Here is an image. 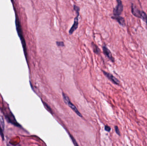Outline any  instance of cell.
Segmentation results:
<instances>
[{
    "label": "cell",
    "instance_id": "obj_13",
    "mask_svg": "<svg viewBox=\"0 0 147 146\" xmlns=\"http://www.w3.org/2000/svg\"><path fill=\"white\" fill-rule=\"evenodd\" d=\"M56 45L59 47H63L64 46V43L63 42H58L57 41L56 42Z\"/></svg>",
    "mask_w": 147,
    "mask_h": 146
},
{
    "label": "cell",
    "instance_id": "obj_1",
    "mask_svg": "<svg viewBox=\"0 0 147 146\" xmlns=\"http://www.w3.org/2000/svg\"><path fill=\"white\" fill-rule=\"evenodd\" d=\"M15 23H16V31L17 32L18 35L19 36V38L21 40V42L23 45V50L24 51L25 55L26 57L27 58V52H26V44L25 42V40H24V38L23 37V31L21 28V24L19 22V19L18 17L17 14H16V21H15Z\"/></svg>",
    "mask_w": 147,
    "mask_h": 146
},
{
    "label": "cell",
    "instance_id": "obj_8",
    "mask_svg": "<svg viewBox=\"0 0 147 146\" xmlns=\"http://www.w3.org/2000/svg\"><path fill=\"white\" fill-rule=\"evenodd\" d=\"M67 105H68V106L70 107V108H71V109L73 111H74V112H75V113H76L77 115L79 116H80V117H82L81 114L79 112V111L76 108V107L75 106V105H73L72 103L71 102V101H70L69 103H68Z\"/></svg>",
    "mask_w": 147,
    "mask_h": 146
},
{
    "label": "cell",
    "instance_id": "obj_16",
    "mask_svg": "<svg viewBox=\"0 0 147 146\" xmlns=\"http://www.w3.org/2000/svg\"><path fill=\"white\" fill-rule=\"evenodd\" d=\"M71 136V139H72V140L73 142V143H74V144H75V146H78V144L76 142V141H75V139H74L73 137H72L71 136Z\"/></svg>",
    "mask_w": 147,
    "mask_h": 146
},
{
    "label": "cell",
    "instance_id": "obj_9",
    "mask_svg": "<svg viewBox=\"0 0 147 146\" xmlns=\"http://www.w3.org/2000/svg\"><path fill=\"white\" fill-rule=\"evenodd\" d=\"M92 45L93 48V50H94V53H95L97 55H99V54L100 53V50L99 48V47L97 46V45L93 43H92Z\"/></svg>",
    "mask_w": 147,
    "mask_h": 146
},
{
    "label": "cell",
    "instance_id": "obj_5",
    "mask_svg": "<svg viewBox=\"0 0 147 146\" xmlns=\"http://www.w3.org/2000/svg\"><path fill=\"white\" fill-rule=\"evenodd\" d=\"M102 49H103V53L106 55V56H107L108 57V58L110 60H111L112 62H114V58L113 57L110 51L108 49L107 47L106 46V45H104L102 47Z\"/></svg>",
    "mask_w": 147,
    "mask_h": 146
},
{
    "label": "cell",
    "instance_id": "obj_14",
    "mask_svg": "<svg viewBox=\"0 0 147 146\" xmlns=\"http://www.w3.org/2000/svg\"><path fill=\"white\" fill-rule=\"evenodd\" d=\"M115 130L116 133L118 134V135H120V132L119 129H118V127L117 126H115Z\"/></svg>",
    "mask_w": 147,
    "mask_h": 146
},
{
    "label": "cell",
    "instance_id": "obj_17",
    "mask_svg": "<svg viewBox=\"0 0 147 146\" xmlns=\"http://www.w3.org/2000/svg\"><path fill=\"white\" fill-rule=\"evenodd\" d=\"M8 146H20L19 145H16V146H15V145H8Z\"/></svg>",
    "mask_w": 147,
    "mask_h": 146
},
{
    "label": "cell",
    "instance_id": "obj_2",
    "mask_svg": "<svg viewBox=\"0 0 147 146\" xmlns=\"http://www.w3.org/2000/svg\"><path fill=\"white\" fill-rule=\"evenodd\" d=\"M131 11L134 16L136 17L141 18L147 23V16L146 13L143 11H140L133 4H132Z\"/></svg>",
    "mask_w": 147,
    "mask_h": 146
},
{
    "label": "cell",
    "instance_id": "obj_6",
    "mask_svg": "<svg viewBox=\"0 0 147 146\" xmlns=\"http://www.w3.org/2000/svg\"><path fill=\"white\" fill-rule=\"evenodd\" d=\"M78 15L74 19V23L73 24L72 26L71 27L70 30H69V33L70 34H72L78 28Z\"/></svg>",
    "mask_w": 147,
    "mask_h": 146
},
{
    "label": "cell",
    "instance_id": "obj_10",
    "mask_svg": "<svg viewBox=\"0 0 147 146\" xmlns=\"http://www.w3.org/2000/svg\"><path fill=\"white\" fill-rule=\"evenodd\" d=\"M62 96H63V100H64V101L65 102V103L66 104H68V103H69V102L70 101L68 97L64 93H62Z\"/></svg>",
    "mask_w": 147,
    "mask_h": 146
},
{
    "label": "cell",
    "instance_id": "obj_12",
    "mask_svg": "<svg viewBox=\"0 0 147 146\" xmlns=\"http://www.w3.org/2000/svg\"><path fill=\"white\" fill-rule=\"evenodd\" d=\"M74 9L78 15H79V11H80V7H78V6H77L75 5H74Z\"/></svg>",
    "mask_w": 147,
    "mask_h": 146
},
{
    "label": "cell",
    "instance_id": "obj_7",
    "mask_svg": "<svg viewBox=\"0 0 147 146\" xmlns=\"http://www.w3.org/2000/svg\"><path fill=\"white\" fill-rule=\"evenodd\" d=\"M111 18L113 19L116 20L122 26H125V22L124 19L121 16H112Z\"/></svg>",
    "mask_w": 147,
    "mask_h": 146
},
{
    "label": "cell",
    "instance_id": "obj_11",
    "mask_svg": "<svg viewBox=\"0 0 147 146\" xmlns=\"http://www.w3.org/2000/svg\"><path fill=\"white\" fill-rule=\"evenodd\" d=\"M43 104H44V106H45V108H46V109L49 112H50L51 113H53L52 109L50 108V107L47 104V103L44 102H43Z\"/></svg>",
    "mask_w": 147,
    "mask_h": 146
},
{
    "label": "cell",
    "instance_id": "obj_15",
    "mask_svg": "<svg viewBox=\"0 0 147 146\" xmlns=\"http://www.w3.org/2000/svg\"><path fill=\"white\" fill-rule=\"evenodd\" d=\"M111 128L109 127V126H108V125H106L105 126V130L106 131L109 132H110L111 131Z\"/></svg>",
    "mask_w": 147,
    "mask_h": 146
},
{
    "label": "cell",
    "instance_id": "obj_4",
    "mask_svg": "<svg viewBox=\"0 0 147 146\" xmlns=\"http://www.w3.org/2000/svg\"><path fill=\"white\" fill-rule=\"evenodd\" d=\"M102 72L103 74L105 75V76H106V77H107L110 81H111L113 83H114V84L116 85H119L120 81L117 78L113 76L112 74L108 72H106L105 71L102 70Z\"/></svg>",
    "mask_w": 147,
    "mask_h": 146
},
{
    "label": "cell",
    "instance_id": "obj_3",
    "mask_svg": "<svg viewBox=\"0 0 147 146\" xmlns=\"http://www.w3.org/2000/svg\"><path fill=\"white\" fill-rule=\"evenodd\" d=\"M117 5L113 10V14L115 16H119L120 15L123 10V6L122 2L120 0H117Z\"/></svg>",
    "mask_w": 147,
    "mask_h": 146
}]
</instances>
